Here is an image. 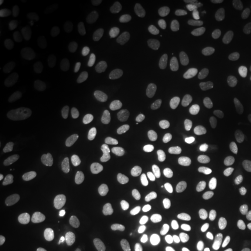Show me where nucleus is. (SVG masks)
Returning <instances> with one entry per match:
<instances>
[{
  "label": "nucleus",
  "instance_id": "f257e3e1",
  "mask_svg": "<svg viewBox=\"0 0 251 251\" xmlns=\"http://www.w3.org/2000/svg\"><path fill=\"white\" fill-rule=\"evenodd\" d=\"M55 143L63 149L79 150L89 144V133L80 121L64 118L56 121L51 128Z\"/></svg>",
  "mask_w": 251,
  "mask_h": 251
},
{
  "label": "nucleus",
  "instance_id": "f03ea898",
  "mask_svg": "<svg viewBox=\"0 0 251 251\" xmlns=\"http://www.w3.org/2000/svg\"><path fill=\"white\" fill-rule=\"evenodd\" d=\"M46 196V185L40 180L31 181L12 200V214L17 218H26L31 215L43 205Z\"/></svg>",
  "mask_w": 251,
  "mask_h": 251
},
{
  "label": "nucleus",
  "instance_id": "7ed1b4c3",
  "mask_svg": "<svg viewBox=\"0 0 251 251\" xmlns=\"http://www.w3.org/2000/svg\"><path fill=\"white\" fill-rule=\"evenodd\" d=\"M52 83L56 92L63 100L71 101L76 98L79 89V76L74 65H63L52 75Z\"/></svg>",
  "mask_w": 251,
  "mask_h": 251
},
{
  "label": "nucleus",
  "instance_id": "20e7f679",
  "mask_svg": "<svg viewBox=\"0 0 251 251\" xmlns=\"http://www.w3.org/2000/svg\"><path fill=\"white\" fill-rule=\"evenodd\" d=\"M246 43V33L238 27L230 28L219 39L215 47V54L222 59L234 58L241 54Z\"/></svg>",
  "mask_w": 251,
  "mask_h": 251
},
{
  "label": "nucleus",
  "instance_id": "39448f33",
  "mask_svg": "<svg viewBox=\"0 0 251 251\" xmlns=\"http://www.w3.org/2000/svg\"><path fill=\"white\" fill-rule=\"evenodd\" d=\"M85 218L97 228H108L115 222V212L108 203L92 199L85 205Z\"/></svg>",
  "mask_w": 251,
  "mask_h": 251
},
{
  "label": "nucleus",
  "instance_id": "423d86ee",
  "mask_svg": "<svg viewBox=\"0 0 251 251\" xmlns=\"http://www.w3.org/2000/svg\"><path fill=\"white\" fill-rule=\"evenodd\" d=\"M39 157L34 153H26L19 157L8 168L7 177L12 183L19 184L27 180L39 166Z\"/></svg>",
  "mask_w": 251,
  "mask_h": 251
},
{
  "label": "nucleus",
  "instance_id": "0eeeda50",
  "mask_svg": "<svg viewBox=\"0 0 251 251\" xmlns=\"http://www.w3.org/2000/svg\"><path fill=\"white\" fill-rule=\"evenodd\" d=\"M150 169L153 176L158 178H168L174 172L175 157L170 147H157L150 159Z\"/></svg>",
  "mask_w": 251,
  "mask_h": 251
},
{
  "label": "nucleus",
  "instance_id": "6e6552de",
  "mask_svg": "<svg viewBox=\"0 0 251 251\" xmlns=\"http://www.w3.org/2000/svg\"><path fill=\"white\" fill-rule=\"evenodd\" d=\"M93 111L100 120L111 122L118 117V106L113 93L103 89L96 94L93 99Z\"/></svg>",
  "mask_w": 251,
  "mask_h": 251
},
{
  "label": "nucleus",
  "instance_id": "1a4fd4ad",
  "mask_svg": "<svg viewBox=\"0 0 251 251\" xmlns=\"http://www.w3.org/2000/svg\"><path fill=\"white\" fill-rule=\"evenodd\" d=\"M84 175L92 184H101L108 174V164L101 153L97 152L87 157L83 164Z\"/></svg>",
  "mask_w": 251,
  "mask_h": 251
},
{
  "label": "nucleus",
  "instance_id": "9d476101",
  "mask_svg": "<svg viewBox=\"0 0 251 251\" xmlns=\"http://www.w3.org/2000/svg\"><path fill=\"white\" fill-rule=\"evenodd\" d=\"M119 157L125 169H134L139 164L141 157V143L134 136H126L119 147Z\"/></svg>",
  "mask_w": 251,
  "mask_h": 251
},
{
  "label": "nucleus",
  "instance_id": "9b49d317",
  "mask_svg": "<svg viewBox=\"0 0 251 251\" xmlns=\"http://www.w3.org/2000/svg\"><path fill=\"white\" fill-rule=\"evenodd\" d=\"M159 75L168 83L177 81L183 72V61L176 52H166L159 61Z\"/></svg>",
  "mask_w": 251,
  "mask_h": 251
},
{
  "label": "nucleus",
  "instance_id": "f8f14e48",
  "mask_svg": "<svg viewBox=\"0 0 251 251\" xmlns=\"http://www.w3.org/2000/svg\"><path fill=\"white\" fill-rule=\"evenodd\" d=\"M220 192H221V184L218 179L215 178L206 179L194 194L192 199L193 207L202 208V207L209 205L216 200V198L220 196Z\"/></svg>",
  "mask_w": 251,
  "mask_h": 251
},
{
  "label": "nucleus",
  "instance_id": "ddd939ff",
  "mask_svg": "<svg viewBox=\"0 0 251 251\" xmlns=\"http://www.w3.org/2000/svg\"><path fill=\"white\" fill-rule=\"evenodd\" d=\"M144 17H146V12L142 9H135V11L128 12V13L121 15L111 25L109 31L114 36L125 35V34L129 33L130 30L135 29L137 26H140Z\"/></svg>",
  "mask_w": 251,
  "mask_h": 251
},
{
  "label": "nucleus",
  "instance_id": "4468645a",
  "mask_svg": "<svg viewBox=\"0 0 251 251\" xmlns=\"http://www.w3.org/2000/svg\"><path fill=\"white\" fill-rule=\"evenodd\" d=\"M54 242V231L49 228H40L25 241L20 251H43L51 247Z\"/></svg>",
  "mask_w": 251,
  "mask_h": 251
},
{
  "label": "nucleus",
  "instance_id": "2eb2a0df",
  "mask_svg": "<svg viewBox=\"0 0 251 251\" xmlns=\"http://www.w3.org/2000/svg\"><path fill=\"white\" fill-rule=\"evenodd\" d=\"M194 75H196L197 83L202 89H211L214 85V74H213L208 56L200 55L196 58V61H194Z\"/></svg>",
  "mask_w": 251,
  "mask_h": 251
},
{
  "label": "nucleus",
  "instance_id": "dca6fc26",
  "mask_svg": "<svg viewBox=\"0 0 251 251\" xmlns=\"http://www.w3.org/2000/svg\"><path fill=\"white\" fill-rule=\"evenodd\" d=\"M68 43L77 51L96 52L99 48L98 41L90 31L76 30L68 36Z\"/></svg>",
  "mask_w": 251,
  "mask_h": 251
},
{
  "label": "nucleus",
  "instance_id": "f3484780",
  "mask_svg": "<svg viewBox=\"0 0 251 251\" xmlns=\"http://www.w3.org/2000/svg\"><path fill=\"white\" fill-rule=\"evenodd\" d=\"M170 120L176 130L186 131L194 120V109L188 103H179L172 109Z\"/></svg>",
  "mask_w": 251,
  "mask_h": 251
},
{
  "label": "nucleus",
  "instance_id": "a211bd4d",
  "mask_svg": "<svg viewBox=\"0 0 251 251\" xmlns=\"http://www.w3.org/2000/svg\"><path fill=\"white\" fill-rule=\"evenodd\" d=\"M11 113L20 125H28L34 120L35 108L33 103L25 97H17L11 102Z\"/></svg>",
  "mask_w": 251,
  "mask_h": 251
},
{
  "label": "nucleus",
  "instance_id": "6ab92c4d",
  "mask_svg": "<svg viewBox=\"0 0 251 251\" xmlns=\"http://www.w3.org/2000/svg\"><path fill=\"white\" fill-rule=\"evenodd\" d=\"M33 94L36 101L42 106L54 105L57 99V92H56L55 87L50 84V81L46 77L35 80L33 85Z\"/></svg>",
  "mask_w": 251,
  "mask_h": 251
},
{
  "label": "nucleus",
  "instance_id": "aec40b11",
  "mask_svg": "<svg viewBox=\"0 0 251 251\" xmlns=\"http://www.w3.org/2000/svg\"><path fill=\"white\" fill-rule=\"evenodd\" d=\"M27 26L18 21H9L0 25V42L1 43H15L26 39L28 36Z\"/></svg>",
  "mask_w": 251,
  "mask_h": 251
},
{
  "label": "nucleus",
  "instance_id": "412c9836",
  "mask_svg": "<svg viewBox=\"0 0 251 251\" xmlns=\"http://www.w3.org/2000/svg\"><path fill=\"white\" fill-rule=\"evenodd\" d=\"M150 81V72L146 67L136 65L129 71L127 77V86L130 92L136 93L144 90Z\"/></svg>",
  "mask_w": 251,
  "mask_h": 251
},
{
  "label": "nucleus",
  "instance_id": "4be33fe9",
  "mask_svg": "<svg viewBox=\"0 0 251 251\" xmlns=\"http://www.w3.org/2000/svg\"><path fill=\"white\" fill-rule=\"evenodd\" d=\"M238 150H240V141L236 135L230 133L226 137L224 148H222L221 155H220V165L224 168L233 165V163L236 161Z\"/></svg>",
  "mask_w": 251,
  "mask_h": 251
},
{
  "label": "nucleus",
  "instance_id": "5701e85b",
  "mask_svg": "<svg viewBox=\"0 0 251 251\" xmlns=\"http://www.w3.org/2000/svg\"><path fill=\"white\" fill-rule=\"evenodd\" d=\"M231 96L235 102H247L251 98V71L244 72L235 80Z\"/></svg>",
  "mask_w": 251,
  "mask_h": 251
},
{
  "label": "nucleus",
  "instance_id": "b1692460",
  "mask_svg": "<svg viewBox=\"0 0 251 251\" xmlns=\"http://www.w3.org/2000/svg\"><path fill=\"white\" fill-rule=\"evenodd\" d=\"M43 65H45V54L41 50H30L21 61V68L26 76H33L37 74L42 70Z\"/></svg>",
  "mask_w": 251,
  "mask_h": 251
},
{
  "label": "nucleus",
  "instance_id": "393cba45",
  "mask_svg": "<svg viewBox=\"0 0 251 251\" xmlns=\"http://www.w3.org/2000/svg\"><path fill=\"white\" fill-rule=\"evenodd\" d=\"M49 31L48 19L43 13H37L30 21V36L34 42L40 43L46 40Z\"/></svg>",
  "mask_w": 251,
  "mask_h": 251
},
{
  "label": "nucleus",
  "instance_id": "a878e982",
  "mask_svg": "<svg viewBox=\"0 0 251 251\" xmlns=\"http://www.w3.org/2000/svg\"><path fill=\"white\" fill-rule=\"evenodd\" d=\"M225 130V121L220 117H211L205 125V136L207 140H216Z\"/></svg>",
  "mask_w": 251,
  "mask_h": 251
},
{
  "label": "nucleus",
  "instance_id": "bb28decb",
  "mask_svg": "<svg viewBox=\"0 0 251 251\" xmlns=\"http://www.w3.org/2000/svg\"><path fill=\"white\" fill-rule=\"evenodd\" d=\"M235 238L244 251H251V227L241 226L235 231Z\"/></svg>",
  "mask_w": 251,
  "mask_h": 251
},
{
  "label": "nucleus",
  "instance_id": "cd10ccee",
  "mask_svg": "<svg viewBox=\"0 0 251 251\" xmlns=\"http://www.w3.org/2000/svg\"><path fill=\"white\" fill-rule=\"evenodd\" d=\"M202 165V157L199 155H194L188 159V164L185 172V179L186 181H193L199 174Z\"/></svg>",
  "mask_w": 251,
  "mask_h": 251
},
{
  "label": "nucleus",
  "instance_id": "c85d7f7f",
  "mask_svg": "<svg viewBox=\"0 0 251 251\" xmlns=\"http://www.w3.org/2000/svg\"><path fill=\"white\" fill-rule=\"evenodd\" d=\"M229 9L234 14H246L251 9V0H230L228 2Z\"/></svg>",
  "mask_w": 251,
  "mask_h": 251
},
{
  "label": "nucleus",
  "instance_id": "c756f323",
  "mask_svg": "<svg viewBox=\"0 0 251 251\" xmlns=\"http://www.w3.org/2000/svg\"><path fill=\"white\" fill-rule=\"evenodd\" d=\"M238 176L246 183H251V153L240 163L237 169Z\"/></svg>",
  "mask_w": 251,
  "mask_h": 251
},
{
  "label": "nucleus",
  "instance_id": "7c9ffc66",
  "mask_svg": "<svg viewBox=\"0 0 251 251\" xmlns=\"http://www.w3.org/2000/svg\"><path fill=\"white\" fill-rule=\"evenodd\" d=\"M9 5V1L8 0H1V1H0V12H5V9L7 8V6Z\"/></svg>",
  "mask_w": 251,
  "mask_h": 251
}]
</instances>
